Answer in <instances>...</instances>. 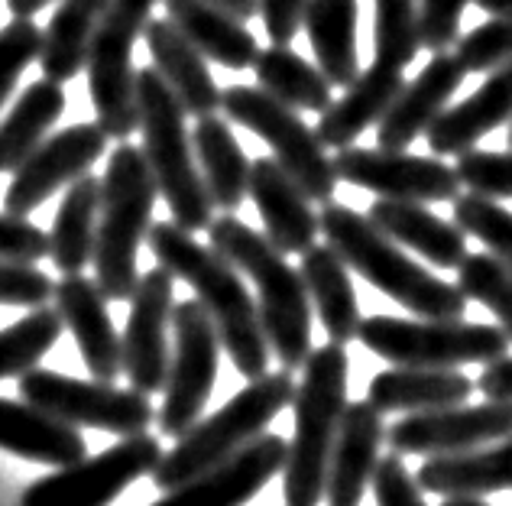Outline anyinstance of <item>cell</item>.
I'll use <instances>...</instances> for the list:
<instances>
[{
  "instance_id": "obj_1",
  "label": "cell",
  "mask_w": 512,
  "mask_h": 506,
  "mask_svg": "<svg viewBox=\"0 0 512 506\" xmlns=\"http://www.w3.org/2000/svg\"><path fill=\"white\" fill-rule=\"evenodd\" d=\"M156 263L172 273V279L192 286L201 309L218 328L221 351L231 354L240 377L256 380L269 374V344L260 325V309L247 292L244 279L221 253L198 244L175 221H156L146 234Z\"/></svg>"
},
{
  "instance_id": "obj_2",
  "label": "cell",
  "mask_w": 512,
  "mask_h": 506,
  "mask_svg": "<svg viewBox=\"0 0 512 506\" xmlns=\"http://www.w3.org/2000/svg\"><path fill=\"white\" fill-rule=\"evenodd\" d=\"M208 247L247 273L260 292V325L269 344V354L282 370H299L312 354V299L302 283V273L289 266L286 253H279L260 231L237 221L234 215L214 218L208 224Z\"/></svg>"
},
{
  "instance_id": "obj_3",
  "label": "cell",
  "mask_w": 512,
  "mask_h": 506,
  "mask_svg": "<svg viewBox=\"0 0 512 506\" xmlns=\"http://www.w3.org/2000/svg\"><path fill=\"white\" fill-rule=\"evenodd\" d=\"M318 228L325 234V244L347 263V270L360 273L373 289L399 302L402 309L419 318H464V292L406 257V250L389 241L383 231H376L367 215L328 202L318 215Z\"/></svg>"
},
{
  "instance_id": "obj_4",
  "label": "cell",
  "mask_w": 512,
  "mask_h": 506,
  "mask_svg": "<svg viewBox=\"0 0 512 506\" xmlns=\"http://www.w3.org/2000/svg\"><path fill=\"white\" fill-rule=\"evenodd\" d=\"M350 361L341 344L312 348L302 364V383L295 386V435L282 464V497L286 506H318L325 497L328 461L338 425L347 409Z\"/></svg>"
},
{
  "instance_id": "obj_5",
  "label": "cell",
  "mask_w": 512,
  "mask_h": 506,
  "mask_svg": "<svg viewBox=\"0 0 512 506\" xmlns=\"http://www.w3.org/2000/svg\"><path fill=\"white\" fill-rule=\"evenodd\" d=\"M156 179L146 166L143 150L133 143H120L107 156L101 179V215L94 237V283L107 302H130L140 283L137 253L153 228Z\"/></svg>"
},
{
  "instance_id": "obj_6",
  "label": "cell",
  "mask_w": 512,
  "mask_h": 506,
  "mask_svg": "<svg viewBox=\"0 0 512 506\" xmlns=\"http://www.w3.org/2000/svg\"><path fill=\"white\" fill-rule=\"evenodd\" d=\"M137 130L143 159L156 179V192L166 198L172 221L188 234L208 231L214 205L195 163L185 111L153 65L137 72Z\"/></svg>"
},
{
  "instance_id": "obj_7",
  "label": "cell",
  "mask_w": 512,
  "mask_h": 506,
  "mask_svg": "<svg viewBox=\"0 0 512 506\" xmlns=\"http://www.w3.org/2000/svg\"><path fill=\"white\" fill-rule=\"evenodd\" d=\"M295 399V380L289 370L263 374L250 380L234 399L208 419H198L182 438H175V448L163 451V461L156 464L153 484L163 490H175L198 474L214 471L218 464L231 461L237 451L256 442L266 425L273 422Z\"/></svg>"
},
{
  "instance_id": "obj_8",
  "label": "cell",
  "mask_w": 512,
  "mask_h": 506,
  "mask_svg": "<svg viewBox=\"0 0 512 506\" xmlns=\"http://www.w3.org/2000/svg\"><path fill=\"white\" fill-rule=\"evenodd\" d=\"M357 341L396 367L457 370L464 364H496L509 357V338L500 325H477L464 318H363Z\"/></svg>"
},
{
  "instance_id": "obj_9",
  "label": "cell",
  "mask_w": 512,
  "mask_h": 506,
  "mask_svg": "<svg viewBox=\"0 0 512 506\" xmlns=\"http://www.w3.org/2000/svg\"><path fill=\"white\" fill-rule=\"evenodd\" d=\"M163 0H111L88 49V91L98 127L107 140L124 143L137 130V72L133 46L150 23V13Z\"/></svg>"
},
{
  "instance_id": "obj_10",
  "label": "cell",
  "mask_w": 512,
  "mask_h": 506,
  "mask_svg": "<svg viewBox=\"0 0 512 506\" xmlns=\"http://www.w3.org/2000/svg\"><path fill=\"white\" fill-rule=\"evenodd\" d=\"M221 111L227 121L237 127H247L256 133L273 159L295 179V185L312 198V202L328 205L334 202V189H338V176H334V163L325 153V143L318 133L308 127L299 111L286 108L282 101L269 98L266 91L250 85H231L221 91Z\"/></svg>"
},
{
  "instance_id": "obj_11",
  "label": "cell",
  "mask_w": 512,
  "mask_h": 506,
  "mask_svg": "<svg viewBox=\"0 0 512 506\" xmlns=\"http://www.w3.org/2000/svg\"><path fill=\"white\" fill-rule=\"evenodd\" d=\"M17 393L23 403L49 412L72 429H101L120 438L146 432L156 419L150 396L137 390H117L114 383L98 380H75L56 374V370H26L17 380Z\"/></svg>"
},
{
  "instance_id": "obj_12",
  "label": "cell",
  "mask_w": 512,
  "mask_h": 506,
  "mask_svg": "<svg viewBox=\"0 0 512 506\" xmlns=\"http://www.w3.org/2000/svg\"><path fill=\"white\" fill-rule=\"evenodd\" d=\"M175 351L169 354L166 374V403L159 409V429L169 438H182L205 412L214 380H218L221 338L211 315L198 299L175 302L172 309Z\"/></svg>"
},
{
  "instance_id": "obj_13",
  "label": "cell",
  "mask_w": 512,
  "mask_h": 506,
  "mask_svg": "<svg viewBox=\"0 0 512 506\" xmlns=\"http://www.w3.org/2000/svg\"><path fill=\"white\" fill-rule=\"evenodd\" d=\"M159 461L163 445L156 442V435H127L101 455L39 477L23 490L20 506H111L133 481L153 474Z\"/></svg>"
},
{
  "instance_id": "obj_14",
  "label": "cell",
  "mask_w": 512,
  "mask_h": 506,
  "mask_svg": "<svg viewBox=\"0 0 512 506\" xmlns=\"http://www.w3.org/2000/svg\"><path fill=\"white\" fill-rule=\"evenodd\" d=\"M334 176L367 189L376 198L389 202H454L461 195V179L454 166L441 156H412L406 150H363V146H344L334 153Z\"/></svg>"
},
{
  "instance_id": "obj_15",
  "label": "cell",
  "mask_w": 512,
  "mask_h": 506,
  "mask_svg": "<svg viewBox=\"0 0 512 506\" xmlns=\"http://www.w3.org/2000/svg\"><path fill=\"white\" fill-rule=\"evenodd\" d=\"M512 435V399L496 403L487 399L480 406H451L435 412H412L386 429V442L393 455H464L490 442H503Z\"/></svg>"
},
{
  "instance_id": "obj_16",
  "label": "cell",
  "mask_w": 512,
  "mask_h": 506,
  "mask_svg": "<svg viewBox=\"0 0 512 506\" xmlns=\"http://www.w3.org/2000/svg\"><path fill=\"white\" fill-rule=\"evenodd\" d=\"M104 146H107V133L98 127V121L75 124L52 133L13 172L4 195V211L7 215L26 218L39 205H46L52 192H59L62 185L82 179L104 156Z\"/></svg>"
},
{
  "instance_id": "obj_17",
  "label": "cell",
  "mask_w": 512,
  "mask_h": 506,
  "mask_svg": "<svg viewBox=\"0 0 512 506\" xmlns=\"http://www.w3.org/2000/svg\"><path fill=\"white\" fill-rule=\"evenodd\" d=\"M175 279L163 266H153L150 273L140 276L137 289L130 296V315L120 351H124V377L130 380V390L143 396H153L166 386L169 374V338L166 331L172 325V296Z\"/></svg>"
},
{
  "instance_id": "obj_18",
  "label": "cell",
  "mask_w": 512,
  "mask_h": 506,
  "mask_svg": "<svg viewBox=\"0 0 512 506\" xmlns=\"http://www.w3.org/2000/svg\"><path fill=\"white\" fill-rule=\"evenodd\" d=\"M286 451V438L263 432L244 451H237L231 461L192 477L182 487L166 490L153 506H244L282 471Z\"/></svg>"
},
{
  "instance_id": "obj_19",
  "label": "cell",
  "mask_w": 512,
  "mask_h": 506,
  "mask_svg": "<svg viewBox=\"0 0 512 506\" xmlns=\"http://www.w3.org/2000/svg\"><path fill=\"white\" fill-rule=\"evenodd\" d=\"M52 299H56L62 325L72 331L78 351H82L88 374L98 383H114L124 374V351H120V335L114 331L107 299L98 283L82 273L62 276Z\"/></svg>"
},
{
  "instance_id": "obj_20",
  "label": "cell",
  "mask_w": 512,
  "mask_h": 506,
  "mask_svg": "<svg viewBox=\"0 0 512 506\" xmlns=\"http://www.w3.org/2000/svg\"><path fill=\"white\" fill-rule=\"evenodd\" d=\"M464 78L467 72L461 69L454 52H435L425 69L409 85H402L383 121L376 124V146L380 150H406L419 137H425V130L448 108Z\"/></svg>"
},
{
  "instance_id": "obj_21",
  "label": "cell",
  "mask_w": 512,
  "mask_h": 506,
  "mask_svg": "<svg viewBox=\"0 0 512 506\" xmlns=\"http://www.w3.org/2000/svg\"><path fill=\"white\" fill-rule=\"evenodd\" d=\"M247 195L253 198L256 211L263 218V237L279 253H305L321 234L318 215L295 179L282 169L273 156H260L250 163Z\"/></svg>"
},
{
  "instance_id": "obj_22",
  "label": "cell",
  "mask_w": 512,
  "mask_h": 506,
  "mask_svg": "<svg viewBox=\"0 0 512 506\" xmlns=\"http://www.w3.org/2000/svg\"><path fill=\"white\" fill-rule=\"evenodd\" d=\"M383 442H386L383 412H376L367 399L347 403L328 461V481H325L328 506H360L373 481L376 464H380Z\"/></svg>"
},
{
  "instance_id": "obj_23",
  "label": "cell",
  "mask_w": 512,
  "mask_h": 506,
  "mask_svg": "<svg viewBox=\"0 0 512 506\" xmlns=\"http://www.w3.org/2000/svg\"><path fill=\"white\" fill-rule=\"evenodd\" d=\"M143 39L153 56V69L163 75V82L169 85L185 114L201 121V117L221 111V88L208 72V59L166 17L146 23Z\"/></svg>"
},
{
  "instance_id": "obj_24",
  "label": "cell",
  "mask_w": 512,
  "mask_h": 506,
  "mask_svg": "<svg viewBox=\"0 0 512 506\" xmlns=\"http://www.w3.org/2000/svg\"><path fill=\"white\" fill-rule=\"evenodd\" d=\"M512 121V62L487 75L467 101L444 108L438 121L425 130L428 150L435 156H461L474 150L480 137Z\"/></svg>"
},
{
  "instance_id": "obj_25",
  "label": "cell",
  "mask_w": 512,
  "mask_h": 506,
  "mask_svg": "<svg viewBox=\"0 0 512 506\" xmlns=\"http://www.w3.org/2000/svg\"><path fill=\"white\" fill-rule=\"evenodd\" d=\"M367 218L376 231H383L389 241L399 247L415 250L438 270H457L467 257V234L457 228L454 221L438 218L419 202H389V198H376L370 205Z\"/></svg>"
},
{
  "instance_id": "obj_26",
  "label": "cell",
  "mask_w": 512,
  "mask_h": 506,
  "mask_svg": "<svg viewBox=\"0 0 512 506\" xmlns=\"http://www.w3.org/2000/svg\"><path fill=\"white\" fill-rule=\"evenodd\" d=\"M163 10L166 20L208 62H218L234 72L253 69L260 46H256V36L247 30L244 20L231 17L227 10L208 4V0H163Z\"/></svg>"
},
{
  "instance_id": "obj_27",
  "label": "cell",
  "mask_w": 512,
  "mask_h": 506,
  "mask_svg": "<svg viewBox=\"0 0 512 506\" xmlns=\"http://www.w3.org/2000/svg\"><path fill=\"white\" fill-rule=\"evenodd\" d=\"M402 72L386 69V65L373 62L370 69L357 75L354 85H347L344 98L331 101L328 111H321V121L315 127L318 140L325 143V150H344L354 146L360 133H367L373 124L383 121L389 104L396 101L402 91Z\"/></svg>"
},
{
  "instance_id": "obj_28",
  "label": "cell",
  "mask_w": 512,
  "mask_h": 506,
  "mask_svg": "<svg viewBox=\"0 0 512 506\" xmlns=\"http://www.w3.org/2000/svg\"><path fill=\"white\" fill-rule=\"evenodd\" d=\"M477 383L461 370H431V367H393L376 374L367 386V403L376 412H435L464 406Z\"/></svg>"
},
{
  "instance_id": "obj_29",
  "label": "cell",
  "mask_w": 512,
  "mask_h": 506,
  "mask_svg": "<svg viewBox=\"0 0 512 506\" xmlns=\"http://www.w3.org/2000/svg\"><path fill=\"white\" fill-rule=\"evenodd\" d=\"M415 484L438 497H487L496 490H512V435L500 445H483L464 455L428 458Z\"/></svg>"
},
{
  "instance_id": "obj_30",
  "label": "cell",
  "mask_w": 512,
  "mask_h": 506,
  "mask_svg": "<svg viewBox=\"0 0 512 506\" xmlns=\"http://www.w3.org/2000/svg\"><path fill=\"white\" fill-rule=\"evenodd\" d=\"M0 448L49 468H69L88 455L78 429L30 403H10V399H0Z\"/></svg>"
},
{
  "instance_id": "obj_31",
  "label": "cell",
  "mask_w": 512,
  "mask_h": 506,
  "mask_svg": "<svg viewBox=\"0 0 512 506\" xmlns=\"http://www.w3.org/2000/svg\"><path fill=\"white\" fill-rule=\"evenodd\" d=\"M299 273L308 289V299H312L321 325H325L328 341L344 348L357 338V328L363 322L347 263L328 244H312L302 253Z\"/></svg>"
},
{
  "instance_id": "obj_32",
  "label": "cell",
  "mask_w": 512,
  "mask_h": 506,
  "mask_svg": "<svg viewBox=\"0 0 512 506\" xmlns=\"http://www.w3.org/2000/svg\"><path fill=\"white\" fill-rule=\"evenodd\" d=\"M192 150L198 156L201 179L214 208H221L224 215L247 202V185H250V159L244 146L237 143L231 124L224 117L211 114L201 117L192 130Z\"/></svg>"
},
{
  "instance_id": "obj_33",
  "label": "cell",
  "mask_w": 512,
  "mask_h": 506,
  "mask_svg": "<svg viewBox=\"0 0 512 506\" xmlns=\"http://www.w3.org/2000/svg\"><path fill=\"white\" fill-rule=\"evenodd\" d=\"M302 30L315 49V62L331 88L357 82V0H308L302 13Z\"/></svg>"
},
{
  "instance_id": "obj_34",
  "label": "cell",
  "mask_w": 512,
  "mask_h": 506,
  "mask_svg": "<svg viewBox=\"0 0 512 506\" xmlns=\"http://www.w3.org/2000/svg\"><path fill=\"white\" fill-rule=\"evenodd\" d=\"M107 7L111 0H59L43 30V49H39V69L49 82L65 85L78 72H85L94 30Z\"/></svg>"
},
{
  "instance_id": "obj_35",
  "label": "cell",
  "mask_w": 512,
  "mask_h": 506,
  "mask_svg": "<svg viewBox=\"0 0 512 506\" xmlns=\"http://www.w3.org/2000/svg\"><path fill=\"white\" fill-rule=\"evenodd\" d=\"M101 215V179L85 172L65 192L49 231V257L62 276L82 273L94 257V237H98Z\"/></svg>"
},
{
  "instance_id": "obj_36",
  "label": "cell",
  "mask_w": 512,
  "mask_h": 506,
  "mask_svg": "<svg viewBox=\"0 0 512 506\" xmlns=\"http://www.w3.org/2000/svg\"><path fill=\"white\" fill-rule=\"evenodd\" d=\"M65 111V91L59 82L39 78L26 85L23 95L13 101L10 114L0 124V172H17L23 159L46 140L52 124Z\"/></svg>"
},
{
  "instance_id": "obj_37",
  "label": "cell",
  "mask_w": 512,
  "mask_h": 506,
  "mask_svg": "<svg viewBox=\"0 0 512 506\" xmlns=\"http://www.w3.org/2000/svg\"><path fill=\"white\" fill-rule=\"evenodd\" d=\"M256 88L266 91L269 98L282 101L292 111H328L331 108V82L321 75L318 65L302 59L289 46H269L260 49L253 62Z\"/></svg>"
},
{
  "instance_id": "obj_38",
  "label": "cell",
  "mask_w": 512,
  "mask_h": 506,
  "mask_svg": "<svg viewBox=\"0 0 512 506\" xmlns=\"http://www.w3.org/2000/svg\"><path fill=\"white\" fill-rule=\"evenodd\" d=\"M62 318L49 305H39L20 322L0 331V380L23 377L26 370L39 367V361L56 348L62 338Z\"/></svg>"
},
{
  "instance_id": "obj_39",
  "label": "cell",
  "mask_w": 512,
  "mask_h": 506,
  "mask_svg": "<svg viewBox=\"0 0 512 506\" xmlns=\"http://www.w3.org/2000/svg\"><path fill=\"white\" fill-rule=\"evenodd\" d=\"M419 49V0H373V62L402 72Z\"/></svg>"
},
{
  "instance_id": "obj_40",
  "label": "cell",
  "mask_w": 512,
  "mask_h": 506,
  "mask_svg": "<svg viewBox=\"0 0 512 506\" xmlns=\"http://www.w3.org/2000/svg\"><path fill=\"white\" fill-rule=\"evenodd\" d=\"M457 289L464 292V299L480 302L500 318V328L512 341V273L506 266L490 257V253H467L457 266Z\"/></svg>"
},
{
  "instance_id": "obj_41",
  "label": "cell",
  "mask_w": 512,
  "mask_h": 506,
  "mask_svg": "<svg viewBox=\"0 0 512 506\" xmlns=\"http://www.w3.org/2000/svg\"><path fill=\"white\" fill-rule=\"evenodd\" d=\"M451 208H454L457 228L470 237H477V241L487 247L490 257H496L512 273V211L474 192L457 195Z\"/></svg>"
},
{
  "instance_id": "obj_42",
  "label": "cell",
  "mask_w": 512,
  "mask_h": 506,
  "mask_svg": "<svg viewBox=\"0 0 512 506\" xmlns=\"http://www.w3.org/2000/svg\"><path fill=\"white\" fill-rule=\"evenodd\" d=\"M454 56L467 75H490L512 62V17H493L454 43Z\"/></svg>"
},
{
  "instance_id": "obj_43",
  "label": "cell",
  "mask_w": 512,
  "mask_h": 506,
  "mask_svg": "<svg viewBox=\"0 0 512 506\" xmlns=\"http://www.w3.org/2000/svg\"><path fill=\"white\" fill-rule=\"evenodd\" d=\"M454 172L461 185L490 202H506L512 198V150H467L457 156Z\"/></svg>"
},
{
  "instance_id": "obj_44",
  "label": "cell",
  "mask_w": 512,
  "mask_h": 506,
  "mask_svg": "<svg viewBox=\"0 0 512 506\" xmlns=\"http://www.w3.org/2000/svg\"><path fill=\"white\" fill-rule=\"evenodd\" d=\"M39 49H43V30L33 20H13L0 30V108L10 101L26 65L39 59Z\"/></svg>"
},
{
  "instance_id": "obj_45",
  "label": "cell",
  "mask_w": 512,
  "mask_h": 506,
  "mask_svg": "<svg viewBox=\"0 0 512 506\" xmlns=\"http://www.w3.org/2000/svg\"><path fill=\"white\" fill-rule=\"evenodd\" d=\"M470 0H419V33L422 49L451 52L461 39V20Z\"/></svg>"
},
{
  "instance_id": "obj_46",
  "label": "cell",
  "mask_w": 512,
  "mask_h": 506,
  "mask_svg": "<svg viewBox=\"0 0 512 506\" xmlns=\"http://www.w3.org/2000/svg\"><path fill=\"white\" fill-rule=\"evenodd\" d=\"M52 279L30 263H4L0 260V305H20V309H39L52 299Z\"/></svg>"
},
{
  "instance_id": "obj_47",
  "label": "cell",
  "mask_w": 512,
  "mask_h": 506,
  "mask_svg": "<svg viewBox=\"0 0 512 506\" xmlns=\"http://www.w3.org/2000/svg\"><path fill=\"white\" fill-rule=\"evenodd\" d=\"M49 257V234L33 221L17 215H0V260L4 263H30L36 266Z\"/></svg>"
},
{
  "instance_id": "obj_48",
  "label": "cell",
  "mask_w": 512,
  "mask_h": 506,
  "mask_svg": "<svg viewBox=\"0 0 512 506\" xmlns=\"http://www.w3.org/2000/svg\"><path fill=\"white\" fill-rule=\"evenodd\" d=\"M370 484L376 494V506H428L422 497V487L415 484V477L402 464V455L380 458Z\"/></svg>"
},
{
  "instance_id": "obj_49",
  "label": "cell",
  "mask_w": 512,
  "mask_h": 506,
  "mask_svg": "<svg viewBox=\"0 0 512 506\" xmlns=\"http://www.w3.org/2000/svg\"><path fill=\"white\" fill-rule=\"evenodd\" d=\"M308 0H260V17L273 46H289L302 30V13Z\"/></svg>"
},
{
  "instance_id": "obj_50",
  "label": "cell",
  "mask_w": 512,
  "mask_h": 506,
  "mask_svg": "<svg viewBox=\"0 0 512 506\" xmlns=\"http://www.w3.org/2000/svg\"><path fill=\"white\" fill-rule=\"evenodd\" d=\"M480 393L487 399H496V403H506L512 399V357H503V361L487 364L480 377Z\"/></svg>"
},
{
  "instance_id": "obj_51",
  "label": "cell",
  "mask_w": 512,
  "mask_h": 506,
  "mask_svg": "<svg viewBox=\"0 0 512 506\" xmlns=\"http://www.w3.org/2000/svg\"><path fill=\"white\" fill-rule=\"evenodd\" d=\"M208 4L227 10L231 17L244 20V23L253 20V17H260V0H208Z\"/></svg>"
},
{
  "instance_id": "obj_52",
  "label": "cell",
  "mask_w": 512,
  "mask_h": 506,
  "mask_svg": "<svg viewBox=\"0 0 512 506\" xmlns=\"http://www.w3.org/2000/svg\"><path fill=\"white\" fill-rule=\"evenodd\" d=\"M52 0H7V10L13 13V20H33V13L49 7Z\"/></svg>"
},
{
  "instance_id": "obj_53",
  "label": "cell",
  "mask_w": 512,
  "mask_h": 506,
  "mask_svg": "<svg viewBox=\"0 0 512 506\" xmlns=\"http://www.w3.org/2000/svg\"><path fill=\"white\" fill-rule=\"evenodd\" d=\"M470 4H477L490 17H512V0H470Z\"/></svg>"
},
{
  "instance_id": "obj_54",
  "label": "cell",
  "mask_w": 512,
  "mask_h": 506,
  "mask_svg": "<svg viewBox=\"0 0 512 506\" xmlns=\"http://www.w3.org/2000/svg\"><path fill=\"white\" fill-rule=\"evenodd\" d=\"M441 506H490V503H483L480 497H448Z\"/></svg>"
},
{
  "instance_id": "obj_55",
  "label": "cell",
  "mask_w": 512,
  "mask_h": 506,
  "mask_svg": "<svg viewBox=\"0 0 512 506\" xmlns=\"http://www.w3.org/2000/svg\"><path fill=\"white\" fill-rule=\"evenodd\" d=\"M506 140H509V146H512V121H509V130H506Z\"/></svg>"
}]
</instances>
